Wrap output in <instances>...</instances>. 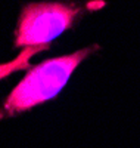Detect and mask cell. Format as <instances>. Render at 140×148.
<instances>
[{
	"instance_id": "1",
	"label": "cell",
	"mask_w": 140,
	"mask_h": 148,
	"mask_svg": "<svg viewBox=\"0 0 140 148\" xmlns=\"http://www.w3.org/2000/svg\"><path fill=\"white\" fill-rule=\"evenodd\" d=\"M97 49L99 46L93 45L74 53L49 58L39 65L31 67L5 99L0 110V119L14 117L56 98L77 67Z\"/></svg>"
},
{
	"instance_id": "2",
	"label": "cell",
	"mask_w": 140,
	"mask_h": 148,
	"mask_svg": "<svg viewBox=\"0 0 140 148\" xmlns=\"http://www.w3.org/2000/svg\"><path fill=\"white\" fill-rule=\"evenodd\" d=\"M81 14V8L65 2L27 3L18 18L15 47L50 45L63 31L72 28Z\"/></svg>"
},
{
	"instance_id": "3",
	"label": "cell",
	"mask_w": 140,
	"mask_h": 148,
	"mask_svg": "<svg viewBox=\"0 0 140 148\" xmlns=\"http://www.w3.org/2000/svg\"><path fill=\"white\" fill-rule=\"evenodd\" d=\"M50 45H43V46H31V47H24L21 53L10 62L6 64H0V80H3L6 77H9L10 74L18 73L21 70H27L30 68V58L39 52L43 51H49Z\"/></svg>"
}]
</instances>
